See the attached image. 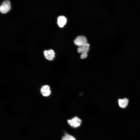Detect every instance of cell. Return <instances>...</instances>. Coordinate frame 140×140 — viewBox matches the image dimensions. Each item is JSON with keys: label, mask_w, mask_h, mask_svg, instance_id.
I'll return each instance as SVG.
<instances>
[{"label": "cell", "mask_w": 140, "mask_h": 140, "mask_svg": "<svg viewBox=\"0 0 140 140\" xmlns=\"http://www.w3.org/2000/svg\"><path fill=\"white\" fill-rule=\"evenodd\" d=\"M89 45L88 43L82 46L79 47L78 49V52L81 53V58L83 59L86 58L87 56V53L89 51Z\"/></svg>", "instance_id": "obj_1"}, {"label": "cell", "mask_w": 140, "mask_h": 140, "mask_svg": "<svg viewBox=\"0 0 140 140\" xmlns=\"http://www.w3.org/2000/svg\"><path fill=\"white\" fill-rule=\"evenodd\" d=\"M81 119L76 116L67 120L68 124L73 128H76L79 127L81 124Z\"/></svg>", "instance_id": "obj_2"}, {"label": "cell", "mask_w": 140, "mask_h": 140, "mask_svg": "<svg viewBox=\"0 0 140 140\" xmlns=\"http://www.w3.org/2000/svg\"><path fill=\"white\" fill-rule=\"evenodd\" d=\"M75 44L79 47L85 45L87 43L86 38L83 36H78L74 41Z\"/></svg>", "instance_id": "obj_3"}, {"label": "cell", "mask_w": 140, "mask_h": 140, "mask_svg": "<svg viewBox=\"0 0 140 140\" xmlns=\"http://www.w3.org/2000/svg\"><path fill=\"white\" fill-rule=\"evenodd\" d=\"M11 8L10 2L8 0L4 1L2 4L0 8V11L3 13H5L8 12Z\"/></svg>", "instance_id": "obj_4"}, {"label": "cell", "mask_w": 140, "mask_h": 140, "mask_svg": "<svg viewBox=\"0 0 140 140\" xmlns=\"http://www.w3.org/2000/svg\"><path fill=\"white\" fill-rule=\"evenodd\" d=\"M46 58L49 60H53L55 57V53L54 51L52 49L45 50L44 52Z\"/></svg>", "instance_id": "obj_5"}, {"label": "cell", "mask_w": 140, "mask_h": 140, "mask_svg": "<svg viewBox=\"0 0 140 140\" xmlns=\"http://www.w3.org/2000/svg\"><path fill=\"white\" fill-rule=\"evenodd\" d=\"M40 92L44 96L47 97L49 96L51 93L50 87L48 85L43 86L41 88Z\"/></svg>", "instance_id": "obj_6"}, {"label": "cell", "mask_w": 140, "mask_h": 140, "mask_svg": "<svg viewBox=\"0 0 140 140\" xmlns=\"http://www.w3.org/2000/svg\"><path fill=\"white\" fill-rule=\"evenodd\" d=\"M129 100L128 99L124 98L123 99H119L118 100V104L119 106L121 108H124L128 106Z\"/></svg>", "instance_id": "obj_7"}, {"label": "cell", "mask_w": 140, "mask_h": 140, "mask_svg": "<svg viewBox=\"0 0 140 140\" xmlns=\"http://www.w3.org/2000/svg\"><path fill=\"white\" fill-rule=\"evenodd\" d=\"M66 22L67 19L64 16H60L58 18L57 23L60 27H63L66 24Z\"/></svg>", "instance_id": "obj_8"}, {"label": "cell", "mask_w": 140, "mask_h": 140, "mask_svg": "<svg viewBox=\"0 0 140 140\" xmlns=\"http://www.w3.org/2000/svg\"><path fill=\"white\" fill-rule=\"evenodd\" d=\"M62 140H76L73 136L66 134L62 138Z\"/></svg>", "instance_id": "obj_9"}]
</instances>
